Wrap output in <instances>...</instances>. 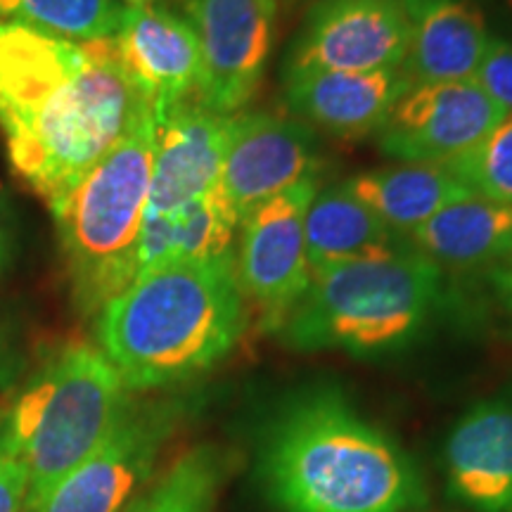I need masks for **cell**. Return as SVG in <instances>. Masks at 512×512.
Here are the masks:
<instances>
[{
  "label": "cell",
  "instance_id": "obj_8",
  "mask_svg": "<svg viewBox=\"0 0 512 512\" xmlns=\"http://www.w3.org/2000/svg\"><path fill=\"white\" fill-rule=\"evenodd\" d=\"M318 188V178L294 185L240 221L233 247L235 280L266 330H280L311 283L304 219Z\"/></svg>",
  "mask_w": 512,
  "mask_h": 512
},
{
  "label": "cell",
  "instance_id": "obj_7",
  "mask_svg": "<svg viewBox=\"0 0 512 512\" xmlns=\"http://www.w3.org/2000/svg\"><path fill=\"white\" fill-rule=\"evenodd\" d=\"M188 403L174 396L133 399L98 448L34 512H124L150 482Z\"/></svg>",
  "mask_w": 512,
  "mask_h": 512
},
{
  "label": "cell",
  "instance_id": "obj_24",
  "mask_svg": "<svg viewBox=\"0 0 512 512\" xmlns=\"http://www.w3.org/2000/svg\"><path fill=\"white\" fill-rule=\"evenodd\" d=\"M444 166L472 195L512 207V117H505L482 143Z\"/></svg>",
  "mask_w": 512,
  "mask_h": 512
},
{
  "label": "cell",
  "instance_id": "obj_26",
  "mask_svg": "<svg viewBox=\"0 0 512 512\" xmlns=\"http://www.w3.org/2000/svg\"><path fill=\"white\" fill-rule=\"evenodd\" d=\"M29 472L22 460L5 448L0 441V512L27 510Z\"/></svg>",
  "mask_w": 512,
  "mask_h": 512
},
{
  "label": "cell",
  "instance_id": "obj_12",
  "mask_svg": "<svg viewBox=\"0 0 512 512\" xmlns=\"http://www.w3.org/2000/svg\"><path fill=\"white\" fill-rule=\"evenodd\" d=\"M320 169L323 150L311 126L280 114L238 112L216 190L242 221L271 197L318 178Z\"/></svg>",
  "mask_w": 512,
  "mask_h": 512
},
{
  "label": "cell",
  "instance_id": "obj_29",
  "mask_svg": "<svg viewBox=\"0 0 512 512\" xmlns=\"http://www.w3.org/2000/svg\"><path fill=\"white\" fill-rule=\"evenodd\" d=\"M10 259V235H8V226H5L3 214H0V271H3L5 264Z\"/></svg>",
  "mask_w": 512,
  "mask_h": 512
},
{
  "label": "cell",
  "instance_id": "obj_23",
  "mask_svg": "<svg viewBox=\"0 0 512 512\" xmlns=\"http://www.w3.org/2000/svg\"><path fill=\"white\" fill-rule=\"evenodd\" d=\"M124 10L119 0H0V22L69 41H102L117 36Z\"/></svg>",
  "mask_w": 512,
  "mask_h": 512
},
{
  "label": "cell",
  "instance_id": "obj_11",
  "mask_svg": "<svg viewBox=\"0 0 512 512\" xmlns=\"http://www.w3.org/2000/svg\"><path fill=\"white\" fill-rule=\"evenodd\" d=\"M411 46L406 0H313L285 67L394 72Z\"/></svg>",
  "mask_w": 512,
  "mask_h": 512
},
{
  "label": "cell",
  "instance_id": "obj_19",
  "mask_svg": "<svg viewBox=\"0 0 512 512\" xmlns=\"http://www.w3.org/2000/svg\"><path fill=\"white\" fill-rule=\"evenodd\" d=\"M304 233L311 273L406 247V238L396 235L373 209L358 200L347 183L316 190L306 209Z\"/></svg>",
  "mask_w": 512,
  "mask_h": 512
},
{
  "label": "cell",
  "instance_id": "obj_22",
  "mask_svg": "<svg viewBox=\"0 0 512 512\" xmlns=\"http://www.w3.org/2000/svg\"><path fill=\"white\" fill-rule=\"evenodd\" d=\"M230 472L223 448L202 444L183 453L128 512H214Z\"/></svg>",
  "mask_w": 512,
  "mask_h": 512
},
{
  "label": "cell",
  "instance_id": "obj_13",
  "mask_svg": "<svg viewBox=\"0 0 512 512\" xmlns=\"http://www.w3.org/2000/svg\"><path fill=\"white\" fill-rule=\"evenodd\" d=\"M439 465L453 503L472 512H512V380L458 415Z\"/></svg>",
  "mask_w": 512,
  "mask_h": 512
},
{
  "label": "cell",
  "instance_id": "obj_25",
  "mask_svg": "<svg viewBox=\"0 0 512 512\" xmlns=\"http://www.w3.org/2000/svg\"><path fill=\"white\" fill-rule=\"evenodd\" d=\"M475 81L508 117H512V41L491 38Z\"/></svg>",
  "mask_w": 512,
  "mask_h": 512
},
{
  "label": "cell",
  "instance_id": "obj_5",
  "mask_svg": "<svg viewBox=\"0 0 512 512\" xmlns=\"http://www.w3.org/2000/svg\"><path fill=\"white\" fill-rule=\"evenodd\" d=\"M131 392L93 344H67L41 363L0 415V441L29 472L27 510L98 448Z\"/></svg>",
  "mask_w": 512,
  "mask_h": 512
},
{
  "label": "cell",
  "instance_id": "obj_31",
  "mask_svg": "<svg viewBox=\"0 0 512 512\" xmlns=\"http://www.w3.org/2000/svg\"><path fill=\"white\" fill-rule=\"evenodd\" d=\"M283 3V5H287V8H297V5H304V3H309V0H278V5Z\"/></svg>",
  "mask_w": 512,
  "mask_h": 512
},
{
  "label": "cell",
  "instance_id": "obj_18",
  "mask_svg": "<svg viewBox=\"0 0 512 512\" xmlns=\"http://www.w3.org/2000/svg\"><path fill=\"white\" fill-rule=\"evenodd\" d=\"M406 240L444 271H489L512 259V207L467 195L415 228Z\"/></svg>",
  "mask_w": 512,
  "mask_h": 512
},
{
  "label": "cell",
  "instance_id": "obj_33",
  "mask_svg": "<svg viewBox=\"0 0 512 512\" xmlns=\"http://www.w3.org/2000/svg\"><path fill=\"white\" fill-rule=\"evenodd\" d=\"M418 512H430V510H418Z\"/></svg>",
  "mask_w": 512,
  "mask_h": 512
},
{
  "label": "cell",
  "instance_id": "obj_20",
  "mask_svg": "<svg viewBox=\"0 0 512 512\" xmlns=\"http://www.w3.org/2000/svg\"><path fill=\"white\" fill-rule=\"evenodd\" d=\"M344 183L401 238H408L451 202L472 195L444 164L399 162L361 171Z\"/></svg>",
  "mask_w": 512,
  "mask_h": 512
},
{
  "label": "cell",
  "instance_id": "obj_16",
  "mask_svg": "<svg viewBox=\"0 0 512 512\" xmlns=\"http://www.w3.org/2000/svg\"><path fill=\"white\" fill-rule=\"evenodd\" d=\"M230 119L195 100L159 114L145 216L171 214L219 185Z\"/></svg>",
  "mask_w": 512,
  "mask_h": 512
},
{
  "label": "cell",
  "instance_id": "obj_30",
  "mask_svg": "<svg viewBox=\"0 0 512 512\" xmlns=\"http://www.w3.org/2000/svg\"><path fill=\"white\" fill-rule=\"evenodd\" d=\"M124 5H150V3H159V0H119Z\"/></svg>",
  "mask_w": 512,
  "mask_h": 512
},
{
  "label": "cell",
  "instance_id": "obj_14",
  "mask_svg": "<svg viewBox=\"0 0 512 512\" xmlns=\"http://www.w3.org/2000/svg\"><path fill=\"white\" fill-rule=\"evenodd\" d=\"M121 67L150 102L155 119L195 100L200 83V41L188 17L159 3L126 5L117 36Z\"/></svg>",
  "mask_w": 512,
  "mask_h": 512
},
{
  "label": "cell",
  "instance_id": "obj_9",
  "mask_svg": "<svg viewBox=\"0 0 512 512\" xmlns=\"http://www.w3.org/2000/svg\"><path fill=\"white\" fill-rule=\"evenodd\" d=\"M185 17L202 55L195 102L233 117L264 81L275 43L278 0H185Z\"/></svg>",
  "mask_w": 512,
  "mask_h": 512
},
{
  "label": "cell",
  "instance_id": "obj_15",
  "mask_svg": "<svg viewBox=\"0 0 512 512\" xmlns=\"http://www.w3.org/2000/svg\"><path fill=\"white\" fill-rule=\"evenodd\" d=\"M411 88L403 69L394 72H332L283 67L285 110L335 138H366L380 131L396 100Z\"/></svg>",
  "mask_w": 512,
  "mask_h": 512
},
{
  "label": "cell",
  "instance_id": "obj_3",
  "mask_svg": "<svg viewBox=\"0 0 512 512\" xmlns=\"http://www.w3.org/2000/svg\"><path fill=\"white\" fill-rule=\"evenodd\" d=\"M249 306L233 254L145 268L95 318L98 349L131 394L188 384L233 354Z\"/></svg>",
  "mask_w": 512,
  "mask_h": 512
},
{
  "label": "cell",
  "instance_id": "obj_27",
  "mask_svg": "<svg viewBox=\"0 0 512 512\" xmlns=\"http://www.w3.org/2000/svg\"><path fill=\"white\" fill-rule=\"evenodd\" d=\"M484 278L491 287V294H494L498 309H501L503 316L512 323V259L505 261L501 266L484 271Z\"/></svg>",
  "mask_w": 512,
  "mask_h": 512
},
{
  "label": "cell",
  "instance_id": "obj_32",
  "mask_svg": "<svg viewBox=\"0 0 512 512\" xmlns=\"http://www.w3.org/2000/svg\"><path fill=\"white\" fill-rule=\"evenodd\" d=\"M505 5H508V10H510V15H512V0H505Z\"/></svg>",
  "mask_w": 512,
  "mask_h": 512
},
{
  "label": "cell",
  "instance_id": "obj_2",
  "mask_svg": "<svg viewBox=\"0 0 512 512\" xmlns=\"http://www.w3.org/2000/svg\"><path fill=\"white\" fill-rule=\"evenodd\" d=\"M254 475L275 512H418L430 498L406 448L330 382L273 403L256 430Z\"/></svg>",
  "mask_w": 512,
  "mask_h": 512
},
{
  "label": "cell",
  "instance_id": "obj_10",
  "mask_svg": "<svg viewBox=\"0 0 512 512\" xmlns=\"http://www.w3.org/2000/svg\"><path fill=\"white\" fill-rule=\"evenodd\" d=\"M505 117L475 79L411 83L375 133V143L396 162L446 164L482 143Z\"/></svg>",
  "mask_w": 512,
  "mask_h": 512
},
{
  "label": "cell",
  "instance_id": "obj_28",
  "mask_svg": "<svg viewBox=\"0 0 512 512\" xmlns=\"http://www.w3.org/2000/svg\"><path fill=\"white\" fill-rule=\"evenodd\" d=\"M15 370V354H12V339L0 320V384H3Z\"/></svg>",
  "mask_w": 512,
  "mask_h": 512
},
{
  "label": "cell",
  "instance_id": "obj_1",
  "mask_svg": "<svg viewBox=\"0 0 512 512\" xmlns=\"http://www.w3.org/2000/svg\"><path fill=\"white\" fill-rule=\"evenodd\" d=\"M147 114L112 38L69 41L0 22V131L12 171L48 209Z\"/></svg>",
  "mask_w": 512,
  "mask_h": 512
},
{
  "label": "cell",
  "instance_id": "obj_6",
  "mask_svg": "<svg viewBox=\"0 0 512 512\" xmlns=\"http://www.w3.org/2000/svg\"><path fill=\"white\" fill-rule=\"evenodd\" d=\"M155 133L147 114L50 209L74 306L86 318H98L138 275Z\"/></svg>",
  "mask_w": 512,
  "mask_h": 512
},
{
  "label": "cell",
  "instance_id": "obj_17",
  "mask_svg": "<svg viewBox=\"0 0 512 512\" xmlns=\"http://www.w3.org/2000/svg\"><path fill=\"white\" fill-rule=\"evenodd\" d=\"M411 46L403 74L411 83L475 79L489 29L472 0H406Z\"/></svg>",
  "mask_w": 512,
  "mask_h": 512
},
{
  "label": "cell",
  "instance_id": "obj_4",
  "mask_svg": "<svg viewBox=\"0 0 512 512\" xmlns=\"http://www.w3.org/2000/svg\"><path fill=\"white\" fill-rule=\"evenodd\" d=\"M451 299L446 271L408 245L311 273L304 297L275 335L287 349L356 358L403 354Z\"/></svg>",
  "mask_w": 512,
  "mask_h": 512
},
{
  "label": "cell",
  "instance_id": "obj_21",
  "mask_svg": "<svg viewBox=\"0 0 512 512\" xmlns=\"http://www.w3.org/2000/svg\"><path fill=\"white\" fill-rule=\"evenodd\" d=\"M240 219L219 190L171 214L145 216L138 245V273L169 261H202L233 254Z\"/></svg>",
  "mask_w": 512,
  "mask_h": 512
}]
</instances>
